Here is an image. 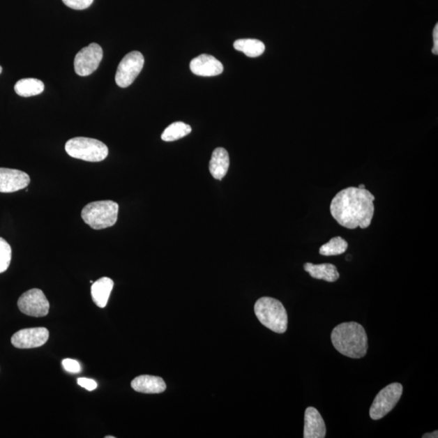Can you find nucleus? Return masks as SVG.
<instances>
[{"instance_id":"1","label":"nucleus","mask_w":438,"mask_h":438,"mask_svg":"<svg viewBox=\"0 0 438 438\" xmlns=\"http://www.w3.org/2000/svg\"><path fill=\"white\" fill-rule=\"evenodd\" d=\"M375 197L365 188L348 187L332 199L331 216L340 226L351 229H366L375 216Z\"/></svg>"},{"instance_id":"2","label":"nucleus","mask_w":438,"mask_h":438,"mask_svg":"<svg viewBox=\"0 0 438 438\" xmlns=\"http://www.w3.org/2000/svg\"><path fill=\"white\" fill-rule=\"evenodd\" d=\"M331 341L342 355L361 359L368 351V335L359 323L351 322L338 325L331 333Z\"/></svg>"},{"instance_id":"3","label":"nucleus","mask_w":438,"mask_h":438,"mask_svg":"<svg viewBox=\"0 0 438 438\" xmlns=\"http://www.w3.org/2000/svg\"><path fill=\"white\" fill-rule=\"evenodd\" d=\"M255 315L259 322L271 331L283 333L287 328V313L282 303L271 297H262L256 302Z\"/></svg>"},{"instance_id":"4","label":"nucleus","mask_w":438,"mask_h":438,"mask_svg":"<svg viewBox=\"0 0 438 438\" xmlns=\"http://www.w3.org/2000/svg\"><path fill=\"white\" fill-rule=\"evenodd\" d=\"M119 205L113 201H99L88 204L83 208L82 217L84 222L94 230H102L116 224Z\"/></svg>"},{"instance_id":"5","label":"nucleus","mask_w":438,"mask_h":438,"mask_svg":"<svg viewBox=\"0 0 438 438\" xmlns=\"http://www.w3.org/2000/svg\"><path fill=\"white\" fill-rule=\"evenodd\" d=\"M66 151L69 156L83 161L98 163L108 156V148L103 142L96 139L75 137L68 140Z\"/></svg>"},{"instance_id":"6","label":"nucleus","mask_w":438,"mask_h":438,"mask_svg":"<svg viewBox=\"0 0 438 438\" xmlns=\"http://www.w3.org/2000/svg\"><path fill=\"white\" fill-rule=\"evenodd\" d=\"M402 395V386L395 382L383 388L375 397L370 410L371 419L378 421L391 412L400 401Z\"/></svg>"},{"instance_id":"7","label":"nucleus","mask_w":438,"mask_h":438,"mask_svg":"<svg viewBox=\"0 0 438 438\" xmlns=\"http://www.w3.org/2000/svg\"><path fill=\"white\" fill-rule=\"evenodd\" d=\"M145 63L143 54L139 52H132L126 54L119 63L116 82L121 88H127L135 81L142 70Z\"/></svg>"},{"instance_id":"8","label":"nucleus","mask_w":438,"mask_h":438,"mask_svg":"<svg viewBox=\"0 0 438 438\" xmlns=\"http://www.w3.org/2000/svg\"><path fill=\"white\" fill-rule=\"evenodd\" d=\"M103 57V49L97 43L89 44L80 51L74 59L75 72L79 76L87 77L96 72Z\"/></svg>"},{"instance_id":"9","label":"nucleus","mask_w":438,"mask_h":438,"mask_svg":"<svg viewBox=\"0 0 438 438\" xmlns=\"http://www.w3.org/2000/svg\"><path fill=\"white\" fill-rule=\"evenodd\" d=\"M17 305L24 315L34 317H46L50 310V303L46 296L42 290L37 288L24 292L19 298Z\"/></svg>"},{"instance_id":"10","label":"nucleus","mask_w":438,"mask_h":438,"mask_svg":"<svg viewBox=\"0 0 438 438\" xmlns=\"http://www.w3.org/2000/svg\"><path fill=\"white\" fill-rule=\"evenodd\" d=\"M49 331L44 327L24 328L14 333L12 345L20 349L42 347L48 340Z\"/></svg>"},{"instance_id":"11","label":"nucleus","mask_w":438,"mask_h":438,"mask_svg":"<svg viewBox=\"0 0 438 438\" xmlns=\"http://www.w3.org/2000/svg\"><path fill=\"white\" fill-rule=\"evenodd\" d=\"M31 178L26 172L16 169L0 168V192L9 193L26 188Z\"/></svg>"},{"instance_id":"12","label":"nucleus","mask_w":438,"mask_h":438,"mask_svg":"<svg viewBox=\"0 0 438 438\" xmlns=\"http://www.w3.org/2000/svg\"><path fill=\"white\" fill-rule=\"evenodd\" d=\"M190 69L197 76L215 77L223 72V66L216 58L203 54L192 59Z\"/></svg>"},{"instance_id":"13","label":"nucleus","mask_w":438,"mask_h":438,"mask_svg":"<svg viewBox=\"0 0 438 438\" xmlns=\"http://www.w3.org/2000/svg\"><path fill=\"white\" fill-rule=\"evenodd\" d=\"M326 435L325 421L316 408L308 407L305 413V438H324Z\"/></svg>"},{"instance_id":"14","label":"nucleus","mask_w":438,"mask_h":438,"mask_svg":"<svg viewBox=\"0 0 438 438\" xmlns=\"http://www.w3.org/2000/svg\"><path fill=\"white\" fill-rule=\"evenodd\" d=\"M133 389L143 394H161L167 386L163 378L151 375L137 377L131 383Z\"/></svg>"},{"instance_id":"15","label":"nucleus","mask_w":438,"mask_h":438,"mask_svg":"<svg viewBox=\"0 0 438 438\" xmlns=\"http://www.w3.org/2000/svg\"><path fill=\"white\" fill-rule=\"evenodd\" d=\"M303 269L310 273L312 278H316V280L333 282H336L340 277L336 266L330 263L315 265V264L307 262L303 265Z\"/></svg>"},{"instance_id":"16","label":"nucleus","mask_w":438,"mask_h":438,"mask_svg":"<svg viewBox=\"0 0 438 438\" xmlns=\"http://www.w3.org/2000/svg\"><path fill=\"white\" fill-rule=\"evenodd\" d=\"M230 158L225 149L219 147L213 152L210 162V172L211 176L216 180L221 181L227 175Z\"/></svg>"},{"instance_id":"17","label":"nucleus","mask_w":438,"mask_h":438,"mask_svg":"<svg viewBox=\"0 0 438 438\" xmlns=\"http://www.w3.org/2000/svg\"><path fill=\"white\" fill-rule=\"evenodd\" d=\"M114 282L111 278L103 277L93 282L91 295L93 301L99 308H105L113 289Z\"/></svg>"},{"instance_id":"18","label":"nucleus","mask_w":438,"mask_h":438,"mask_svg":"<svg viewBox=\"0 0 438 438\" xmlns=\"http://www.w3.org/2000/svg\"><path fill=\"white\" fill-rule=\"evenodd\" d=\"M45 86L42 81L36 78H24L20 80L15 84V92L19 96L28 98L38 96L44 91Z\"/></svg>"},{"instance_id":"19","label":"nucleus","mask_w":438,"mask_h":438,"mask_svg":"<svg viewBox=\"0 0 438 438\" xmlns=\"http://www.w3.org/2000/svg\"><path fill=\"white\" fill-rule=\"evenodd\" d=\"M234 48L241 52L248 57L256 58L265 52L266 46L257 39H239L234 43Z\"/></svg>"},{"instance_id":"20","label":"nucleus","mask_w":438,"mask_h":438,"mask_svg":"<svg viewBox=\"0 0 438 438\" xmlns=\"http://www.w3.org/2000/svg\"><path fill=\"white\" fill-rule=\"evenodd\" d=\"M192 128L183 122H175L169 126L162 134L164 142H174L188 135Z\"/></svg>"},{"instance_id":"21","label":"nucleus","mask_w":438,"mask_h":438,"mask_svg":"<svg viewBox=\"0 0 438 438\" xmlns=\"http://www.w3.org/2000/svg\"><path fill=\"white\" fill-rule=\"evenodd\" d=\"M348 248V243L341 236H336L331 239L330 241L323 245L319 250V253L322 256H338L345 253Z\"/></svg>"},{"instance_id":"22","label":"nucleus","mask_w":438,"mask_h":438,"mask_svg":"<svg viewBox=\"0 0 438 438\" xmlns=\"http://www.w3.org/2000/svg\"><path fill=\"white\" fill-rule=\"evenodd\" d=\"M12 260V248L9 243L0 237V273L6 271Z\"/></svg>"},{"instance_id":"23","label":"nucleus","mask_w":438,"mask_h":438,"mask_svg":"<svg viewBox=\"0 0 438 438\" xmlns=\"http://www.w3.org/2000/svg\"><path fill=\"white\" fill-rule=\"evenodd\" d=\"M68 8L75 10H84L91 6L93 0H62Z\"/></svg>"},{"instance_id":"24","label":"nucleus","mask_w":438,"mask_h":438,"mask_svg":"<svg viewBox=\"0 0 438 438\" xmlns=\"http://www.w3.org/2000/svg\"><path fill=\"white\" fill-rule=\"evenodd\" d=\"M64 370L72 373H79L82 370L79 362L73 359H66L62 361Z\"/></svg>"},{"instance_id":"25","label":"nucleus","mask_w":438,"mask_h":438,"mask_svg":"<svg viewBox=\"0 0 438 438\" xmlns=\"http://www.w3.org/2000/svg\"><path fill=\"white\" fill-rule=\"evenodd\" d=\"M77 383L79 386H81L89 391L96 390L98 386L96 381L89 379V378L80 377L78 378Z\"/></svg>"},{"instance_id":"26","label":"nucleus","mask_w":438,"mask_h":438,"mask_svg":"<svg viewBox=\"0 0 438 438\" xmlns=\"http://www.w3.org/2000/svg\"><path fill=\"white\" fill-rule=\"evenodd\" d=\"M432 53L435 54H438V24H436L434 31V48H432Z\"/></svg>"},{"instance_id":"27","label":"nucleus","mask_w":438,"mask_h":438,"mask_svg":"<svg viewBox=\"0 0 438 438\" xmlns=\"http://www.w3.org/2000/svg\"><path fill=\"white\" fill-rule=\"evenodd\" d=\"M437 437H438L437 431L430 432V434H425L424 436H423V438H437Z\"/></svg>"},{"instance_id":"28","label":"nucleus","mask_w":438,"mask_h":438,"mask_svg":"<svg viewBox=\"0 0 438 438\" xmlns=\"http://www.w3.org/2000/svg\"><path fill=\"white\" fill-rule=\"evenodd\" d=\"M358 188H365V184H361V186L359 187H358Z\"/></svg>"},{"instance_id":"29","label":"nucleus","mask_w":438,"mask_h":438,"mask_svg":"<svg viewBox=\"0 0 438 438\" xmlns=\"http://www.w3.org/2000/svg\"><path fill=\"white\" fill-rule=\"evenodd\" d=\"M2 71H3V68L1 66H0V74H1Z\"/></svg>"},{"instance_id":"30","label":"nucleus","mask_w":438,"mask_h":438,"mask_svg":"<svg viewBox=\"0 0 438 438\" xmlns=\"http://www.w3.org/2000/svg\"><path fill=\"white\" fill-rule=\"evenodd\" d=\"M106 438H114L113 436H107Z\"/></svg>"}]
</instances>
